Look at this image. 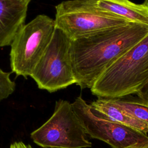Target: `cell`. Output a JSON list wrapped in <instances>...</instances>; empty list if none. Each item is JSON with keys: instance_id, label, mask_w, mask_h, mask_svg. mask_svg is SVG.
<instances>
[{"instance_id": "6da1fadb", "label": "cell", "mask_w": 148, "mask_h": 148, "mask_svg": "<svg viewBox=\"0 0 148 148\" xmlns=\"http://www.w3.org/2000/svg\"><path fill=\"white\" fill-rule=\"evenodd\" d=\"M148 35V26L129 23L71 40L76 84L91 88L115 61Z\"/></svg>"}, {"instance_id": "8fae6325", "label": "cell", "mask_w": 148, "mask_h": 148, "mask_svg": "<svg viewBox=\"0 0 148 148\" xmlns=\"http://www.w3.org/2000/svg\"><path fill=\"white\" fill-rule=\"evenodd\" d=\"M112 101L134 117L148 124V103L140 99L111 98Z\"/></svg>"}, {"instance_id": "277c9868", "label": "cell", "mask_w": 148, "mask_h": 148, "mask_svg": "<svg viewBox=\"0 0 148 148\" xmlns=\"http://www.w3.org/2000/svg\"><path fill=\"white\" fill-rule=\"evenodd\" d=\"M54 29V20L46 14L38 15L20 27L10 45L12 72L25 79L30 76L47 47Z\"/></svg>"}, {"instance_id": "8992f818", "label": "cell", "mask_w": 148, "mask_h": 148, "mask_svg": "<svg viewBox=\"0 0 148 148\" xmlns=\"http://www.w3.org/2000/svg\"><path fill=\"white\" fill-rule=\"evenodd\" d=\"M72 104L59 99L50 118L31 134L36 145L44 148H87L92 146Z\"/></svg>"}, {"instance_id": "7a4b0ae2", "label": "cell", "mask_w": 148, "mask_h": 148, "mask_svg": "<svg viewBox=\"0 0 148 148\" xmlns=\"http://www.w3.org/2000/svg\"><path fill=\"white\" fill-rule=\"evenodd\" d=\"M147 82L148 35L109 66L90 90L98 97L120 98L137 94Z\"/></svg>"}, {"instance_id": "ba28073f", "label": "cell", "mask_w": 148, "mask_h": 148, "mask_svg": "<svg viewBox=\"0 0 148 148\" xmlns=\"http://www.w3.org/2000/svg\"><path fill=\"white\" fill-rule=\"evenodd\" d=\"M31 0H0V47L10 45L24 24Z\"/></svg>"}, {"instance_id": "30bf717a", "label": "cell", "mask_w": 148, "mask_h": 148, "mask_svg": "<svg viewBox=\"0 0 148 148\" xmlns=\"http://www.w3.org/2000/svg\"><path fill=\"white\" fill-rule=\"evenodd\" d=\"M90 108L99 114L115 122L138 130L147 135L148 124L134 117L116 104L111 98H100L90 104Z\"/></svg>"}, {"instance_id": "7c38bea8", "label": "cell", "mask_w": 148, "mask_h": 148, "mask_svg": "<svg viewBox=\"0 0 148 148\" xmlns=\"http://www.w3.org/2000/svg\"><path fill=\"white\" fill-rule=\"evenodd\" d=\"M10 73L0 68V101L9 97L15 90L16 84L10 78Z\"/></svg>"}, {"instance_id": "5b68a950", "label": "cell", "mask_w": 148, "mask_h": 148, "mask_svg": "<svg viewBox=\"0 0 148 148\" xmlns=\"http://www.w3.org/2000/svg\"><path fill=\"white\" fill-rule=\"evenodd\" d=\"M71 43V40L55 28L47 47L30 75L39 88L53 92L76 84Z\"/></svg>"}, {"instance_id": "9a60e30c", "label": "cell", "mask_w": 148, "mask_h": 148, "mask_svg": "<svg viewBox=\"0 0 148 148\" xmlns=\"http://www.w3.org/2000/svg\"><path fill=\"white\" fill-rule=\"evenodd\" d=\"M128 148H147V147H139V146H135V147H128Z\"/></svg>"}, {"instance_id": "9c48e42d", "label": "cell", "mask_w": 148, "mask_h": 148, "mask_svg": "<svg viewBox=\"0 0 148 148\" xmlns=\"http://www.w3.org/2000/svg\"><path fill=\"white\" fill-rule=\"evenodd\" d=\"M101 9L130 23L148 26V0L136 3L130 0H96Z\"/></svg>"}, {"instance_id": "5bb4252c", "label": "cell", "mask_w": 148, "mask_h": 148, "mask_svg": "<svg viewBox=\"0 0 148 148\" xmlns=\"http://www.w3.org/2000/svg\"><path fill=\"white\" fill-rule=\"evenodd\" d=\"M10 148H32L29 145H26L23 142H15L11 144Z\"/></svg>"}, {"instance_id": "3957f363", "label": "cell", "mask_w": 148, "mask_h": 148, "mask_svg": "<svg viewBox=\"0 0 148 148\" xmlns=\"http://www.w3.org/2000/svg\"><path fill=\"white\" fill-rule=\"evenodd\" d=\"M55 28L71 40L131 23L97 5L96 0H68L56 6Z\"/></svg>"}, {"instance_id": "4fadbf2b", "label": "cell", "mask_w": 148, "mask_h": 148, "mask_svg": "<svg viewBox=\"0 0 148 148\" xmlns=\"http://www.w3.org/2000/svg\"><path fill=\"white\" fill-rule=\"evenodd\" d=\"M138 97L148 103V82L143 86V87L136 94Z\"/></svg>"}, {"instance_id": "52a82bcc", "label": "cell", "mask_w": 148, "mask_h": 148, "mask_svg": "<svg viewBox=\"0 0 148 148\" xmlns=\"http://www.w3.org/2000/svg\"><path fill=\"white\" fill-rule=\"evenodd\" d=\"M71 104L86 134L92 138L102 140L112 148H148L146 134L99 114L81 96Z\"/></svg>"}]
</instances>
